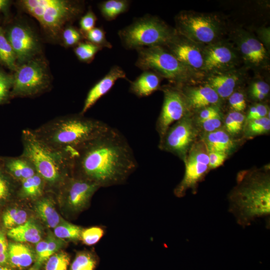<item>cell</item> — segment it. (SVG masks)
Listing matches in <instances>:
<instances>
[{"label":"cell","instance_id":"53","mask_svg":"<svg viewBox=\"0 0 270 270\" xmlns=\"http://www.w3.org/2000/svg\"><path fill=\"white\" fill-rule=\"evenodd\" d=\"M28 270H38L34 268V267H32V268H30Z\"/></svg>","mask_w":270,"mask_h":270},{"label":"cell","instance_id":"29","mask_svg":"<svg viewBox=\"0 0 270 270\" xmlns=\"http://www.w3.org/2000/svg\"><path fill=\"white\" fill-rule=\"evenodd\" d=\"M130 4V1L128 0H107L101 2L98 4V8L104 18L111 21L126 12Z\"/></svg>","mask_w":270,"mask_h":270},{"label":"cell","instance_id":"22","mask_svg":"<svg viewBox=\"0 0 270 270\" xmlns=\"http://www.w3.org/2000/svg\"><path fill=\"white\" fill-rule=\"evenodd\" d=\"M161 77L151 70L144 71L130 82V92L138 98L148 96L160 89Z\"/></svg>","mask_w":270,"mask_h":270},{"label":"cell","instance_id":"10","mask_svg":"<svg viewBox=\"0 0 270 270\" xmlns=\"http://www.w3.org/2000/svg\"><path fill=\"white\" fill-rule=\"evenodd\" d=\"M198 130L193 119L188 114L175 122L160 138L159 148L176 156L184 162L196 142Z\"/></svg>","mask_w":270,"mask_h":270},{"label":"cell","instance_id":"8","mask_svg":"<svg viewBox=\"0 0 270 270\" xmlns=\"http://www.w3.org/2000/svg\"><path fill=\"white\" fill-rule=\"evenodd\" d=\"M50 82L46 62L36 57L18 66L14 71L12 98L38 96L48 90Z\"/></svg>","mask_w":270,"mask_h":270},{"label":"cell","instance_id":"50","mask_svg":"<svg viewBox=\"0 0 270 270\" xmlns=\"http://www.w3.org/2000/svg\"><path fill=\"white\" fill-rule=\"evenodd\" d=\"M270 92L269 85L263 81H258L252 84L250 93L252 95L256 94H262L266 96Z\"/></svg>","mask_w":270,"mask_h":270},{"label":"cell","instance_id":"44","mask_svg":"<svg viewBox=\"0 0 270 270\" xmlns=\"http://www.w3.org/2000/svg\"><path fill=\"white\" fill-rule=\"evenodd\" d=\"M228 100L233 111L241 112L246 108V98L244 94L240 92H234L228 97Z\"/></svg>","mask_w":270,"mask_h":270},{"label":"cell","instance_id":"40","mask_svg":"<svg viewBox=\"0 0 270 270\" xmlns=\"http://www.w3.org/2000/svg\"><path fill=\"white\" fill-rule=\"evenodd\" d=\"M13 75L0 69V104H5L12 98Z\"/></svg>","mask_w":270,"mask_h":270},{"label":"cell","instance_id":"13","mask_svg":"<svg viewBox=\"0 0 270 270\" xmlns=\"http://www.w3.org/2000/svg\"><path fill=\"white\" fill-rule=\"evenodd\" d=\"M162 90L164 102L156 124L160 138L172 124L187 114L188 110L184 96L179 88L166 86Z\"/></svg>","mask_w":270,"mask_h":270},{"label":"cell","instance_id":"30","mask_svg":"<svg viewBox=\"0 0 270 270\" xmlns=\"http://www.w3.org/2000/svg\"><path fill=\"white\" fill-rule=\"evenodd\" d=\"M0 64L15 71L18 66L14 51L6 36L4 30L0 26Z\"/></svg>","mask_w":270,"mask_h":270},{"label":"cell","instance_id":"43","mask_svg":"<svg viewBox=\"0 0 270 270\" xmlns=\"http://www.w3.org/2000/svg\"><path fill=\"white\" fill-rule=\"evenodd\" d=\"M97 20V17L90 8L86 12L81 16L79 24L80 31L84 34L94 28Z\"/></svg>","mask_w":270,"mask_h":270},{"label":"cell","instance_id":"19","mask_svg":"<svg viewBox=\"0 0 270 270\" xmlns=\"http://www.w3.org/2000/svg\"><path fill=\"white\" fill-rule=\"evenodd\" d=\"M0 159L6 172L18 182L36 174L30 161L22 154L16 157H2Z\"/></svg>","mask_w":270,"mask_h":270},{"label":"cell","instance_id":"48","mask_svg":"<svg viewBox=\"0 0 270 270\" xmlns=\"http://www.w3.org/2000/svg\"><path fill=\"white\" fill-rule=\"evenodd\" d=\"M208 156L210 170L221 166L228 157L226 154L214 152H208Z\"/></svg>","mask_w":270,"mask_h":270},{"label":"cell","instance_id":"15","mask_svg":"<svg viewBox=\"0 0 270 270\" xmlns=\"http://www.w3.org/2000/svg\"><path fill=\"white\" fill-rule=\"evenodd\" d=\"M165 46L180 62L192 70L203 69L204 54L192 41L184 38L178 34Z\"/></svg>","mask_w":270,"mask_h":270},{"label":"cell","instance_id":"38","mask_svg":"<svg viewBox=\"0 0 270 270\" xmlns=\"http://www.w3.org/2000/svg\"><path fill=\"white\" fill-rule=\"evenodd\" d=\"M86 41L97 45L102 48H112V45L107 40L106 32L102 26L94 27L84 34Z\"/></svg>","mask_w":270,"mask_h":270},{"label":"cell","instance_id":"28","mask_svg":"<svg viewBox=\"0 0 270 270\" xmlns=\"http://www.w3.org/2000/svg\"><path fill=\"white\" fill-rule=\"evenodd\" d=\"M238 77L233 74L214 75L208 78V85L220 98H228L233 92L238 84Z\"/></svg>","mask_w":270,"mask_h":270},{"label":"cell","instance_id":"3","mask_svg":"<svg viewBox=\"0 0 270 270\" xmlns=\"http://www.w3.org/2000/svg\"><path fill=\"white\" fill-rule=\"evenodd\" d=\"M110 126L80 114L53 119L33 130L44 144L60 151L73 150L96 138Z\"/></svg>","mask_w":270,"mask_h":270},{"label":"cell","instance_id":"49","mask_svg":"<svg viewBox=\"0 0 270 270\" xmlns=\"http://www.w3.org/2000/svg\"><path fill=\"white\" fill-rule=\"evenodd\" d=\"M220 116L218 108L214 106H208L202 109L200 112L198 117V122Z\"/></svg>","mask_w":270,"mask_h":270},{"label":"cell","instance_id":"39","mask_svg":"<svg viewBox=\"0 0 270 270\" xmlns=\"http://www.w3.org/2000/svg\"><path fill=\"white\" fill-rule=\"evenodd\" d=\"M12 179L4 169L0 159V204L11 196L13 190Z\"/></svg>","mask_w":270,"mask_h":270},{"label":"cell","instance_id":"24","mask_svg":"<svg viewBox=\"0 0 270 270\" xmlns=\"http://www.w3.org/2000/svg\"><path fill=\"white\" fill-rule=\"evenodd\" d=\"M8 236L18 242L36 244L41 240L42 231L40 226L33 220L8 230Z\"/></svg>","mask_w":270,"mask_h":270},{"label":"cell","instance_id":"34","mask_svg":"<svg viewBox=\"0 0 270 270\" xmlns=\"http://www.w3.org/2000/svg\"><path fill=\"white\" fill-rule=\"evenodd\" d=\"M103 48L88 41L81 42L74 48V52L80 62L90 63L96 54Z\"/></svg>","mask_w":270,"mask_h":270},{"label":"cell","instance_id":"17","mask_svg":"<svg viewBox=\"0 0 270 270\" xmlns=\"http://www.w3.org/2000/svg\"><path fill=\"white\" fill-rule=\"evenodd\" d=\"M203 54V69L208 72L228 68L233 64L236 58L232 48L222 44L209 46Z\"/></svg>","mask_w":270,"mask_h":270},{"label":"cell","instance_id":"51","mask_svg":"<svg viewBox=\"0 0 270 270\" xmlns=\"http://www.w3.org/2000/svg\"><path fill=\"white\" fill-rule=\"evenodd\" d=\"M11 1L9 0H0V12L6 15L9 11Z\"/></svg>","mask_w":270,"mask_h":270},{"label":"cell","instance_id":"23","mask_svg":"<svg viewBox=\"0 0 270 270\" xmlns=\"http://www.w3.org/2000/svg\"><path fill=\"white\" fill-rule=\"evenodd\" d=\"M65 243L64 240L58 238L49 231L44 240L36 244V260L33 267L39 270L50 256L60 251Z\"/></svg>","mask_w":270,"mask_h":270},{"label":"cell","instance_id":"16","mask_svg":"<svg viewBox=\"0 0 270 270\" xmlns=\"http://www.w3.org/2000/svg\"><path fill=\"white\" fill-rule=\"evenodd\" d=\"M128 80L123 69L118 66H112L108 72L88 91L80 114L84 115L102 96L106 94L118 79Z\"/></svg>","mask_w":270,"mask_h":270},{"label":"cell","instance_id":"27","mask_svg":"<svg viewBox=\"0 0 270 270\" xmlns=\"http://www.w3.org/2000/svg\"><path fill=\"white\" fill-rule=\"evenodd\" d=\"M19 184L17 196L22 199L36 200L44 195L46 184L38 174Z\"/></svg>","mask_w":270,"mask_h":270},{"label":"cell","instance_id":"12","mask_svg":"<svg viewBox=\"0 0 270 270\" xmlns=\"http://www.w3.org/2000/svg\"><path fill=\"white\" fill-rule=\"evenodd\" d=\"M4 32L15 54L18 66L36 58L40 53L39 40L29 26L16 23L8 26Z\"/></svg>","mask_w":270,"mask_h":270},{"label":"cell","instance_id":"46","mask_svg":"<svg viewBox=\"0 0 270 270\" xmlns=\"http://www.w3.org/2000/svg\"><path fill=\"white\" fill-rule=\"evenodd\" d=\"M198 122L200 124L202 129L206 133L211 132L220 129L222 124L220 116Z\"/></svg>","mask_w":270,"mask_h":270},{"label":"cell","instance_id":"35","mask_svg":"<svg viewBox=\"0 0 270 270\" xmlns=\"http://www.w3.org/2000/svg\"><path fill=\"white\" fill-rule=\"evenodd\" d=\"M246 122L244 130L248 137L265 134L270 130V119L266 116Z\"/></svg>","mask_w":270,"mask_h":270},{"label":"cell","instance_id":"9","mask_svg":"<svg viewBox=\"0 0 270 270\" xmlns=\"http://www.w3.org/2000/svg\"><path fill=\"white\" fill-rule=\"evenodd\" d=\"M178 34L196 42L209 44L218 36V22L210 16L182 12L176 18Z\"/></svg>","mask_w":270,"mask_h":270},{"label":"cell","instance_id":"26","mask_svg":"<svg viewBox=\"0 0 270 270\" xmlns=\"http://www.w3.org/2000/svg\"><path fill=\"white\" fill-rule=\"evenodd\" d=\"M202 140L208 152L228 155L235 147V143L230 135L226 130L220 129L206 133Z\"/></svg>","mask_w":270,"mask_h":270},{"label":"cell","instance_id":"2","mask_svg":"<svg viewBox=\"0 0 270 270\" xmlns=\"http://www.w3.org/2000/svg\"><path fill=\"white\" fill-rule=\"evenodd\" d=\"M228 196V211L242 226L270 214V176L268 169L240 171Z\"/></svg>","mask_w":270,"mask_h":270},{"label":"cell","instance_id":"21","mask_svg":"<svg viewBox=\"0 0 270 270\" xmlns=\"http://www.w3.org/2000/svg\"><path fill=\"white\" fill-rule=\"evenodd\" d=\"M238 46L244 60L252 64H260L266 58L263 44L250 35H242L238 40Z\"/></svg>","mask_w":270,"mask_h":270},{"label":"cell","instance_id":"6","mask_svg":"<svg viewBox=\"0 0 270 270\" xmlns=\"http://www.w3.org/2000/svg\"><path fill=\"white\" fill-rule=\"evenodd\" d=\"M122 46L138 50L154 46H165L178 35L176 30L156 16L146 14L136 18L118 32Z\"/></svg>","mask_w":270,"mask_h":270},{"label":"cell","instance_id":"37","mask_svg":"<svg viewBox=\"0 0 270 270\" xmlns=\"http://www.w3.org/2000/svg\"><path fill=\"white\" fill-rule=\"evenodd\" d=\"M246 116L240 112H230L226 118L224 126L230 135L238 134L242 130Z\"/></svg>","mask_w":270,"mask_h":270},{"label":"cell","instance_id":"31","mask_svg":"<svg viewBox=\"0 0 270 270\" xmlns=\"http://www.w3.org/2000/svg\"><path fill=\"white\" fill-rule=\"evenodd\" d=\"M98 264V258L94 252L81 251L76 254L70 270H95Z\"/></svg>","mask_w":270,"mask_h":270},{"label":"cell","instance_id":"11","mask_svg":"<svg viewBox=\"0 0 270 270\" xmlns=\"http://www.w3.org/2000/svg\"><path fill=\"white\" fill-rule=\"evenodd\" d=\"M184 162V177L174 190V194L178 198L184 196L188 190L196 194L198 184L210 170L208 150L202 140L193 144Z\"/></svg>","mask_w":270,"mask_h":270},{"label":"cell","instance_id":"36","mask_svg":"<svg viewBox=\"0 0 270 270\" xmlns=\"http://www.w3.org/2000/svg\"><path fill=\"white\" fill-rule=\"evenodd\" d=\"M70 257L64 251H58L50 256L44 263V270H68Z\"/></svg>","mask_w":270,"mask_h":270},{"label":"cell","instance_id":"45","mask_svg":"<svg viewBox=\"0 0 270 270\" xmlns=\"http://www.w3.org/2000/svg\"><path fill=\"white\" fill-rule=\"evenodd\" d=\"M268 112L267 107L264 104H256L250 108L246 118V121L267 117Z\"/></svg>","mask_w":270,"mask_h":270},{"label":"cell","instance_id":"18","mask_svg":"<svg viewBox=\"0 0 270 270\" xmlns=\"http://www.w3.org/2000/svg\"><path fill=\"white\" fill-rule=\"evenodd\" d=\"M188 108L203 109L213 106L219 101L220 97L208 84L182 90Z\"/></svg>","mask_w":270,"mask_h":270},{"label":"cell","instance_id":"42","mask_svg":"<svg viewBox=\"0 0 270 270\" xmlns=\"http://www.w3.org/2000/svg\"><path fill=\"white\" fill-rule=\"evenodd\" d=\"M61 35L63 43L67 47L76 46L84 38L80 30L72 26L64 28Z\"/></svg>","mask_w":270,"mask_h":270},{"label":"cell","instance_id":"25","mask_svg":"<svg viewBox=\"0 0 270 270\" xmlns=\"http://www.w3.org/2000/svg\"><path fill=\"white\" fill-rule=\"evenodd\" d=\"M37 216L48 228H55L64 219L57 212L53 199L48 196H43L37 200L34 205Z\"/></svg>","mask_w":270,"mask_h":270},{"label":"cell","instance_id":"14","mask_svg":"<svg viewBox=\"0 0 270 270\" xmlns=\"http://www.w3.org/2000/svg\"><path fill=\"white\" fill-rule=\"evenodd\" d=\"M100 188L93 182L72 176L60 186V192L70 210L78 213L88 206L92 196Z\"/></svg>","mask_w":270,"mask_h":270},{"label":"cell","instance_id":"52","mask_svg":"<svg viewBox=\"0 0 270 270\" xmlns=\"http://www.w3.org/2000/svg\"><path fill=\"white\" fill-rule=\"evenodd\" d=\"M0 270H14L9 265H6V266H0Z\"/></svg>","mask_w":270,"mask_h":270},{"label":"cell","instance_id":"1","mask_svg":"<svg viewBox=\"0 0 270 270\" xmlns=\"http://www.w3.org/2000/svg\"><path fill=\"white\" fill-rule=\"evenodd\" d=\"M72 176L88 180L100 188L124 184L138 166L126 139L111 126L72 150Z\"/></svg>","mask_w":270,"mask_h":270},{"label":"cell","instance_id":"4","mask_svg":"<svg viewBox=\"0 0 270 270\" xmlns=\"http://www.w3.org/2000/svg\"><path fill=\"white\" fill-rule=\"evenodd\" d=\"M22 155L30 161L46 186L60 188L72 176L70 151L52 148L40 140L30 128L22 130Z\"/></svg>","mask_w":270,"mask_h":270},{"label":"cell","instance_id":"33","mask_svg":"<svg viewBox=\"0 0 270 270\" xmlns=\"http://www.w3.org/2000/svg\"><path fill=\"white\" fill-rule=\"evenodd\" d=\"M4 226L8 229L22 224L28 220L26 211L19 208H11L7 210L2 216Z\"/></svg>","mask_w":270,"mask_h":270},{"label":"cell","instance_id":"32","mask_svg":"<svg viewBox=\"0 0 270 270\" xmlns=\"http://www.w3.org/2000/svg\"><path fill=\"white\" fill-rule=\"evenodd\" d=\"M83 228L63 220L54 230V234L58 238L74 241L80 240Z\"/></svg>","mask_w":270,"mask_h":270},{"label":"cell","instance_id":"5","mask_svg":"<svg viewBox=\"0 0 270 270\" xmlns=\"http://www.w3.org/2000/svg\"><path fill=\"white\" fill-rule=\"evenodd\" d=\"M19 4L54 39L58 38L66 24L78 18L84 11L83 3L80 1L22 0Z\"/></svg>","mask_w":270,"mask_h":270},{"label":"cell","instance_id":"41","mask_svg":"<svg viewBox=\"0 0 270 270\" xmlns=\"http://www.w3.org/2000/svg\"><path fill=\"white\" fill-rule=\"evenodd\" d=\"M104 232V229L99 226L83 228L81 234L80 240L86 245L92 246L100 240Z\"/></svg>","mask_w":270,"mask_h":270},{"label":"cell","instance_id":"7","mask_svg":"<svg viewBox=\"0 0 270 270\" xmlns=\"http://www.w3.org/2000/svg\"><path fill=\"white\" fill-rule=\"evenodd\" d=\"M136 51L135 65L143 71H152L176 86L191 78L192 70L163 46L143 48Z\"/></svg>","mask_w":270,"mask_h":270},{"label":"cell","instance_id":"20","mask_svg":"<svg viewBox=\"0 0 270 270\" xmlns=\"http://www.w3.org/2000/svg\"><path fill=\"white\" fill-rule=\"evenodd\" d=\"M9 266L13 268L24 270L36 260L35 250L22 242H10L8 246Z\"/></svg>","mask_w":270,"mask_h":270},{"label":"cell","instance_id":"47","mask_svg":"<svg viewBox=\"0 0 270 270\" xmlns=\"http://www.w3.org/2000/svg\"><path fill=\"white\" fill-rule=\"evenodd\" d=\"M8 246L5 234L0 230V266L9 265Z\"/></svg>","mask_w":270,"mask_h":270}]
</instances>
